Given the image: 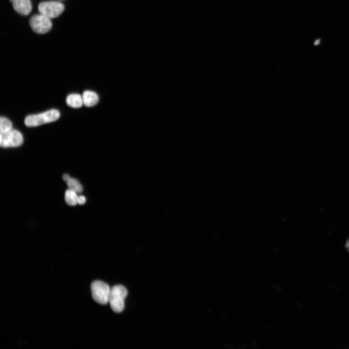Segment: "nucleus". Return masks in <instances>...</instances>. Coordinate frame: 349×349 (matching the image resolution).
Masks as SVG:
<instances>
[{"label":"nucleus","mask_w":349,"mask_h":349,"mask_svg":"<svg viewBox=\"0 0 349 349\" xmlns=\"http://www.w3.org/2000/svg\"><path fill=\"white\" fill-rule=\"evenodd\" d=\"M60 113L56 109H51L42 113L27 116L24 120L25 125L28 127L40 126L54 122L59 119Z\"/></svg>","instance_id":"1"},{"label":"nucleus","mask_w":349,"mask_h":349,"mask_svg":"<svg viewBox=\"0 0 349 349\" xmlns=\"http://www.w3.org/2000/svg\"><path fill=\"white\" fill-rule=\"evenodd\" d=\"M127 295V289L122 285H116L111 288L109 302L112 311L115 313L123 311Z\"/></svg>","instance_id":"2"},{"label":"nucleus","mask_w":349,"mask_h":349,"mask_svg":"<svg viewBox=\"0 0 349 349\" xmlns=\"http://www.w3.org/2000/svg\"><path fill=\"white\" fill-rule=\"evenodd\" d=\"M92 296L93 299L100 304H106L109 302L111 288L106 283L95 281L91 286Z\"/></svg>","instance_id":"3"},{"label":"nucleus","mask_w":349,"mask_h":349,"mask_svg":"<svg viewBox=\"0 0 349 349\" xmlns=\"http://www.w3.org/2000/svg\"><path fill=\"white\" fill-rule=\"evenodd\" d=\"M40 14L50 18L58 17L64 11L63 3L56 1H44L40 2L38 6Z\"/></svg>","instance_id":"4"},{"label":"nucleus","mask_w":349,"mask_h":349,"mask_svg":"<svg viewBox=\"0 0 349 349\" xmlns=\"http://www.w3.org/2000/svg\"><path fill=\"white\" fill-rule=\"evenodd\" d=\"M29 24L33 32L39 34L48 32L52 25L50 18L41 14L32 16L30 19Z\"/></svg>","instance_id":"5"},{"label":"nucleus","mask_w":349,"mask_h":349,"mask_svg":"<svg viewBox=\"0 0 349 349\" xmlns=\"http://www.w3.org/2000/svg\"><path fill=\"white\" fill-rule=\"evenodd\" d=\"M23 142V137L20 132L11 129L0 134V145L1 147H16L20 146Z\"/></svg>","instance_id":"6"},{"label":"nucleus","mask_w":349,"mask_h":349,"mask_svg":"<svg viewBox=\"0 0 349 349\" xmlns=\"http://www.w3.org/2000/svg\"><path fill=\"white\" fill-rule=\"evenodd\" d=\"M12 2L14 9L21 15L27 16L31 12V0H13Z\"/></svg>","instance_id":"7"},{"label":"nucleus","mask_w":349,"mask_h":349,"mask_svg":"<svg viewBox=\"0 0 349 349\" xmlns=\"http://www.w3.org/2000/svg\"><path fill=\"white\" fill-rule=\"evenodd\" d=\"M82 97L83 105L88 107L95 106L99 100L97 94L92 91H85L82 94Z\"/></svg>","instance_id":"8"},{"label":"nucleus","mask_w":349,"mask_h":349,"mask_svg":"<svg viewBox=\"0 0 349 349\" xmlns=\"http://www.w3.org/2000/svg\"><path fill=\"white\" fill-rule=\"evenodd\" d=\"M67 104L73 108H80L83 105L82 95L79 94L69 95L66 99Z\"/></svg>","instance_id":"9"},{"label":"nucleus","mask_w":349,"mask_h":349,"mask_svg":"<svg viewBox=\"0 0 349 349\" xmlns=\"http://www.w3.org/2000/svg\"><path fill=\"white\" fill-rule=\"evenodd\" d=\"M78 196L77 192L69 189L65 192V201L69 206H75L78 204Z\"/></svg>","instance_id":"10"},{"label":"nucleus","mask_w":349,"mask_h":349,"mask_svg":"<svg viewBox=\"0 0 349 349\" xmlns=\"http://www.w3.org/2000/svg\"><path fill=\"white\" fill-rule=\"evenodd\" d=\"M65 182L67 183L69 189L75 191L78 193L82 191V186L77 179L69 176Z\"/></svg>","instance_id":"11"},{"label":"nucleus","mask_w":349,"mask_h":349,"mask_svg":"<svg viewBox=\"0 0 349 349\" xmlns=\"http://www.w3.org/2000/svg\"><path fill=\"white\" fill-rule=\"evenodd\" d=\"M12 129L11 122L5 117L0 118V133H5Z\"/></svg>","instance_id":"12"},{"label":"nucleus","mask_w":349,"mask_h":349,"mask_svg":"<svg viewBox=\"0 0 349 349\" xmlns=\"http://www.w3.org/2000/svg\"><path fill=\"white\" fill-rule=\"evenodd\" d=\"M86 202V198L83 195H79L78 198V204L83 205Z\"/></svg>","instance_id":"13"},{"label":"nucleus","mask_w":349,"mask_h":349,"mask_svg":"<svg viewBox=\"0 0 349 349\" xmlns=\"http://www.w3.org/2000/svg\"><path fill=\"white\" fill-rule=\"evenodd\" d=\"M346 248L348 250V251H349V239H348L346 243Z\"/></svg>","instance_id":"14"},{"label":"nucleus","mask_w":349,"mask_h":349,"mask_svg":"<svg viewBox=\"0 0 349 349\" xmlns=\"http://www.w3.org/2000/svg\"><path fill=\"white\" fill-rule=\"evenodd\" d=\"M319 42H320V40H318V39H317V40H316L315 42V43H314V45H317L318 44H319Z\"/></svg>","instance_id":"15"},{"label":"nucleus","mask_w":349,"mask_h":349,"mask_svg":"<svg viewBox=\"0 0 349 349\" xmlns=\"http://www.w3.org/2000/svg\"></svg>","instance_id":"16"}]
</instances>
